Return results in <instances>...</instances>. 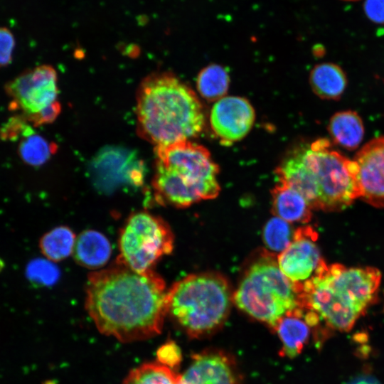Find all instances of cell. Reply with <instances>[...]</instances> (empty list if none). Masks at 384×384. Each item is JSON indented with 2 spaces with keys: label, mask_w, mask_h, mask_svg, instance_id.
Instances as JSON below:
<instances>
[{
  "label": "cell",
  "mask_w": 384,
  "mask_h": 384,
  "mask_svg": "<svg viewBox=\"0 0 384 384\" xmlns=\"http://www.w3.org/2000/svg\"><path fill=\"white\" fill-rule=\"evenodd\" d=\"M32 269L33 277L46 284L53 283L58 277V269L46 261L36 262Z\"/></svg>",
  "instance_id": "f1b7e54d"
},
{
  "label": "cell",
  "mask_w": 384,
  "mask_h": 384,
  "mask_svg": "<svg viewBox=\"0 0 384 384\" xmlns=\"http://www.w3.org/2000/svg\"><path fill=\"white\" fill-rule=\"evenodd\" d=\"M348 384H381L378 380L372 376L363 375H360L352 380Z\"/></svg>",
  "instance_id": "1f68e13d"
},
{
  "label": "cell",
  "mask_w": 384,
  "mask_h": 384,
  "mask_svg": "<svg viewBox=\"0 0 384 384\" xmlns=\"http://www.w3.org/2000/svg\"><path fill=\"white\" fill-rule=\"evenodd\" d=\"M179 375L159 362H149L129 372L123 384H178Z\"/></svg>",
  "instance_id": "603a6c76"
},
{
  "label": "cell",
  "mask_w": 384,
  "mask_h": 384,
  "mask_svg": "<svg viewBox=\"0 0 384 384\" xmlns=\"http://www.w3.org/2000/svg\"><path fill=\"white\" fill-rule=\"evenodd\" d=\"M152 186L157 202L186 208L218 196V166L203 146L184 140L155 146Z\"/></svg>",
  "instance_id": "3957f363"
},
{
  "label": "cell",
  "mask_w": 384,
  "mask_h": 384,
  "mask_svg": "<svg viewBox=\"0 0 384 384\" xmlns=\"http://www.w3.org/2000/svg\"><path fill=\"white\" fill-rule=\"evenodd\" d=\"M178 384H240L234 361L225 353L208 351L197 353Z\"/></svg>",
  "instance_id": "9a60e30c"
},
{
  "label": "cell",
  "mask_w": 384,
  "mask_h": 384,
  "mask_svg": "<svg viewBox=\"0 0 384 384\" xmlns=\"http://www.w3.org/2000/svg\"><path fill=\"white\" fill-rule=\"evenodd\" d=\"M316 239L311 227L299 228L294 232L289 245L277 256L279 269L292 282L303 284L308 280L323 260Z\"/></svg>",
  "instance_id": "30bf717a"
},
{
  "label": "cell",
  "mask_w": 384,
  "mask_h": 384,
  "mask_svg": "<svg viewBox=\"0 0 384 384\" xmlns=\"http://www.w3.org/2000/svg\"><path fill=\"white\" fill-rule=\"evenodd\" d=\"M136 114L139 135L155 146L189 140L205 121L195 92L166 73H153L141 82Z\"/></svg>",
  "instance_id": "7a4b0ae2"
},
{
  "label": "cell",
  "mask_w": 384,
  "mask_h": 384,
  "mask_svg": "<svg viewBox=\"0 0 384 384\" xmlns=\"http://www.w3.org/2000/svg\"><path fill=\"white\" fill-rule=\"evenodd\" d=\"M167 294L154 270L138 272L117 260L88 275L85 309L100 333L122 342L140 341L161 331Z\"/></svg>",
  "instance_id": "6da1fadb"
},
{
  "label": "cell",
  "mask_w": 384,
  "mask_h": 384,
  "mask_svg": "<svg viewBox=\"0 0 384 384\" xmlns=\"http://www.w3.org/2000/svg\"><path fill=\"white\" fill-rule=\"evenodd\" d=\"M361 198L384 208V137L374 139L356 155Z\"/></svg>",
  "instance_id": "5bb4252c"
},
{
  "label": "cell",
  "mask_w": 384,
  "mask_h": 384,
  "mask_svg": "<svg viewBox=\"0 0 384 384\" xmlns=\"http://www.w3.org/2000/svg\"><path fill=\"white\" fill-rule=\"evenodd\" d=\"M329 132L334 141L347 149H354L361 143L364 128L358 114L353 111L337 112L330 119Z\"/></svg>",
  "instance_id": "ffe728a7"
},
{
  "label": "cell",
  "mask_w": 384,
  "mask_h": 384,
  "mask_svg": "<svg viewBox=\"0 0 384 384\" xmlns=\"http://www.w3.org/2000/svg\"><path fill=\"white\" fill-rule=\"evenodd\" d=\"M158 362L169 368L179 363L181 353L179 348L174 342H168L162 345L156 353Z\"/></svg>",
  "instance_id": "83f0119b"
},
{
  "label": "cell",
  "mask_w": 384,
  "mask_h": 384,
  "mask_svg": "<svg viewBox=\"0 0 384 384\" xmlns=\"http://www.w3.org/2000/svg\"><path fill=\"white\" fill-rule=\"evenodd\" d=\"M60 112V105L58 101L47 107L41 112L28 117H25L29 124L34 127L53 122Z\"/></svg>",
  "instance_id": "f546056e"
},
{
  "label": "cell",
  "mask_w": 384,
  "mask_h": 384,
  "mask_svg": "<svg viewBox=\"0 0 384 384\" xmlns=\"http://www.w3.org/2000/svg\"><path fill=\"white\" fill-rule=\"evenodd\" d=\"M33 130L28 122L21 114L11 117L0 127V138L2 140H20Z\"/></svg>",
  "instance_id": "484cf974"
},
{
  "label": "cell",
  "mask_w": 384,
  "mask_h": 384,
  "mask_svg": "<svg viewBox=\"0 0 384 384\" xmlns=\"http://www.w3.org/2000/svg\"><path fill=\"white\" fill-rule=\"evenodd\" d=\"M272 190L273 214L288 223H307L312 210L305 198L287 183L279 180Z\"/></svg>",
  "instance_id": "e0dca14e"
},
{
  "label": "cell",
  "mask_w": 384,
  "mask_h": 384,
  "mask_svg": "<svg viewBox=\"0 0 384 384\" xmlns=\"http://www.w3.org/2000/svg\"><path fill=\"white\" fill-rule=\"evenodd\" d=\"M347 80L342 69L333 63L316 65L310 73V85L321 98L338 99L345 90Z\"/></svg>",
  "instance_id": "d6986e66"
},
{
  "label": "cell",
  "mask_w": 384,
  "mask_h": 384,
  "mask_svg": "<svg viewBox=\"0 0 384 384\" xmlns=\"http://www.w3.org/2000/svg\"><path fill=\"white\" fill-rule=\"evenodd\" d=\"M311 329L303 307L284 316L274 329L282 342L283 355L289 358L298 356L308 342Z\"/></svg>",
  "instance_id": "2e32d148"
},
{
  "label": "cell",
  "mask_w": 384,
  "mask_h": 384,
  "mask_svg": "<svg viewBox=\"0 0 384 384\" xmlns=\"http://www.w3.org/2000/svg\"><path fill=\"white\" fill-rule=\"evenodd\" d=\"M75 240L73 230L66 226H59L43 235L40 240L39 247L47 259L58 262L73 252Z\"/></svg>",
  "instance_id": "44dd1931"
},
{
  "label": "cell",
  "mask_w": 384,
  "mask_h": 384,
  "mask_svg": "<svg viewBox=\"0 0 384 384\" xmlns=\"http://www.w3.org/2000/svg\"><path fill=\"white\" fill-rule=\"evenodd\" d=\"M58 78L50 65H39L26 70L5 85L11 98L9 108L21 111L25 117L34 115L55 102Z\"/></svg>",
  "instance_id": "9c48e42d"
},
{
  "label": "cell",
  "mask_w": 384,
  "mask_h": 384,
  "mask_svg": "<svg viewBox=\"0 0 384 384\" xmlns=\"http://www.w3.org/2000/svg\"><path fill=\"white\" fill-rule=\"evenodd\" d=\"M324 262L323 260L314 275L302 284L301 306L313 311L326 327L348 331L366 311L330 283L324 272Z\"/></svg>",
  "instance_id": "ba28073f"
},
{
  "label": "cell",
  "mask_w": 384,
  "mask_h": 384,
  "mask_svg": "<svg viewBox=\"0 0 384 384\" xmlns=\"http://www.w3.org/2000/svg\"><path fill=\"white\" fill-rule=\"evenodd\" d=\"M255 115L251 104L240 97H224L213 105L210 116L213 131L223 144L238 141L251 129Z\"/></svg>",
  "instance_id": "7c38bea8"
},
{
  "label": "cell",
  "mask_w": 384,
  "mask_h": 384,
  "mask_svg": "<svg viewBox=\"0 0 384 384\" xmlns=\"http://www.w3.org/2000/svg\"><path fill=\"white\" fill-rule=\"evenodd\" d=\"M345 1H357V0H345Z\"/></svg>",
  "instance_id": "d6a6232c"
},
{
  "label": "cell",
  "mask_w": 384,
  "mask_h": 384,
  "mask_svg": "<svg viewBox=\"0 0 384 384\" xmlns=\"http://www.w3.org/2000/svg\"><path fill=\"white\" fill-rule=\"evenodd\" d=\"M118 260L138 272L153 270L174 248V234L161 217L146 211L132 213L119 237Z\"/></svg>",
  "instance_id": "52a82bcc"
},
{
  "label": "cell",
  "mask_w": 384,
  "mask_h": 384,
  "mask_svg": "<svg viewBox=\"0 0 384 384\" xmlns=\"http://www.w3.org/2000/svg\"><path fill=\"white\" fill-rule=\"evenodd\" d=\"M73 252L80 265L90 269H97L108 261L112 247L103 234L89 230L83 231L76 238Z\"/></svg>",
  "instance_id": "ac0fdd59"
},
{
  "label": "cell",
  "mask_w": 384,
  "mask_h": 384,
  "mask_svg": "<svg viewBox=\"0 0 384 384\" xmlns=\"http://www.w3.org/2000/svg\"><path fill=\"white\" fill-rule=\"evenodd\" d=\"M14 47L15 38L11 30L0 27V68L11 63Z\"/></svg>",
  "instance_id": "4316f807"
},
{
  "label": "cell",
  "mask_w": 384,
  "mask_h": 384,
  "mask_svg": "<svg viewBox=\"0 0 384 384\" xmlns=\"http://www.w3.org/2000/svg\"><path fill=\"white\" fill-rule=\"evenodd\" d=\"M324 272L330 283L346 294L364 310L376 298L381 280L380 271L374 267H346L339 264L324 265Z\"/></svg>",
  "instance_id": "8fae6325"
},
{
  "label": "cell",
  "mask_w": 384,
  "mask_h": 384,
  "mask_svg": "<svg viewBox=\"0 0 384 384\" xmlns=\"http://www.w3.org/2000/svg\"><path fill=\"white\" fill-rule=\"evenodd\" d=\"M168 314L191 337L207 335L227 319L233 294L228 281L215 272L192 274L168 289Z\"/></svg>",
  "instance_id": "277c9868"
},
{
  "label": "cell",
  "mask_w": 384,
  "mask_h": 384,
  "mask_svg": "<svg viewBox=\"0 0 384 384\" xmlns=\"http://www.w3.org/2000/svg\"><path fill=\"white\" fill-rule=\"evenodd\" d=\"M294 233L287 221L274 216L266 223L263 238L272 252H282L291 243Z\"/></svg>",
  "instance_id": "d4e9b609"
},
{
  "label": "cell",
  "mask_w": 384,
  "mask_h": 384,
  "mask_svg": "<svg viewBox=\"0 0 384 384\" xmlns=\"http://www.w3.org/2000/svg\"><path fill=\"white\" fill-rule=\"evenodd\" d=\"M317 196V209L338 211L361 197L358 165L334 150L329 140L317 139L302 149Z\"/></svg>",
  "instance_id": "8992f818"
},
{
  "label": "cell",
  "mask_w": 384,
  "mask_h": 384,
  "mask_svg": "<svg viewBox=\"0 0 384 384\" xmlns=\"http://www.w3.org/2000/svg\"><path fill=\"white\" fill-rule=\"evenodd\" d=\"M300 287L282 273L277 257L263 250L247 267L233 301L242 311L274 329L284 316L301 307Z\"/></svg>",
  "instance_id": "5b68a950"
},
{
  "label": "cell",
  "mask_w": 384,
  "mask_h": 384,
  "mask_svg": "<svg viewBox=\"0 0 384 384\" xmlns=\"http://www.w3.org/2000/svg\"><path fill=\"white\" fill-rule=\"evenodd\" d=\"M54 151V145L33 130L23 137L18 151L21 159L27 164L37 166L46 162Z\"/></svg>",
  "instance_id": "cb8c5ba5"
},
{
  "label": "cell",
  "mask_w": 384,
  "mask_h": 384,
  "mask_svg": "<svg viewBox=\"0 0 384 384\" xmlns=\"http://www.w3.org/2000/svg\"><path fill=\"white\" fill-rule=\"evenodd\" d=\"M364 9L371 21L384 23V0H366Z\"/></svg>",
  "instance_id": "4dcf8cb0"
},
{
  "label": "cell",
  "mask_w": 384,
  "mask_h": 384,
  "mask_svg": "<svg viewBox=\"0 0 384 384\" xmlns=\"http://www.w3.org/2000/svg\"><path fill=\"white\" fill-rule=\"evenodd\" d=\"M230 79L226 70L218 65H210L198 74L196 85L201 95L208 101L219 100L228 91Z\"/></svg>",
  "instance_id": "7402d4cb"
},
{
  "label": "cell",
  "mask_w": 384,
  "mask_h": 384,
  "mask_svg": "<svg viewBox=\"0 0 384 384\" xmlns=\"http://www.w3.org/2000/svg\"><path fill=\"white\" fill-rule=\"evenodd\" d=\"M93 173L99 186L112 189L120 184L142 185L144 167L132 152L117 148L101 151L93 163Z\"/></svg>",
  "instance_id": "4fadbf2b"
}]
</instances>
